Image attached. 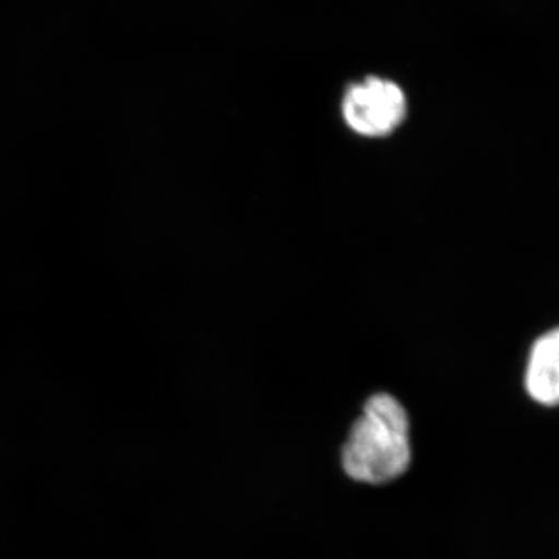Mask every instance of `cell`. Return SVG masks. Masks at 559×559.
<instances>
[{
    "mask_svg": "<svg viewBox=\"0 0 559 559\" xmlns=\"http://www.w3.org/2000/svg\"><path fill=\"white\" fill-rule=\"evenodd\" d=\"M412 460L411 423L389 393L371 396L342 448V468L353 480L382 485L399 479Z\"/></svg>",
    "mask_w": 559,
    "mask_h": 559,
    "instance_id": "cell-1",
    "label": "cell"
},
{
    "mask_svg": "<svg viewBox=\"0 0 559 559\" xmlns=\"http://www.w3.org/2000/svg\"><path fill=\"white\" fill-rule=\"evenodd\" d=\"M525 389L540 406L559 404V329L543 334L530 353Z\"/></svg>",
    "mask_w": 559,
    "mask_h": 559,
    "instance_id": "cell-3",
    "label": "cell"
},
{
    "mask_svg": "<svg viewBox=\"0 0 559 559\" xmlns=\"http://www.w3.org/2000/svg\"><path fill=\"white\" fill-rule=\"evenodd\" d=\"M345 124L362 138H385L406 120L407 97L393 80L369 75L349 83L341 103Z\"/></svg>",
    "mask_w": 559,
    "mask_h": 559,
    "instance_id": "cell-2",
    "label": "cell"
}]
</instances>
